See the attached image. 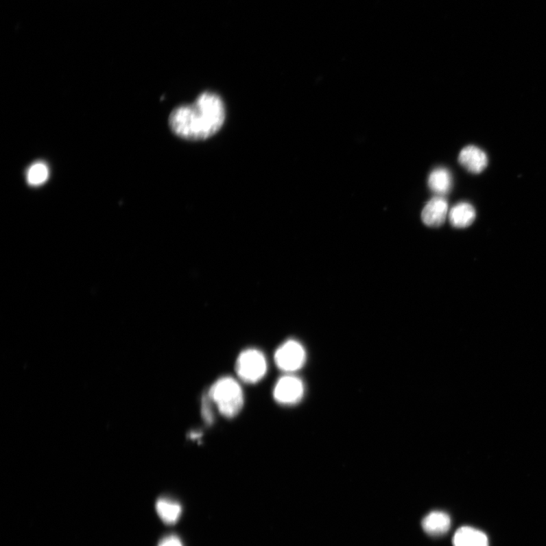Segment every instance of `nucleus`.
<instances>
[{
    "label": "nucleus",
    "instance_id": "1",
    "mask_svg": "<svg viewBox=\"0 0 546 546\" xmlns=\"http://www.w3.org/2000/svg\"><path fill=\"white\" fill-rule=\"evenodd\" d=\"M226 107L224 100L213 92H204L191 105L177 107L169 117L172 132L185 140L199 141L211 138L224 125Z\"/></svg>",
    "mask_w": 546,
    "mask_h": 546
},
{
    "label": "nucleus",
    "instance_id": "2",
    "mask_svg": "<svg viewBox=\"0 0 546 546\" xmlns=\"http://www.w3.org/2000/svg\"><path fill=\"white\" fill-rule=\"evenodd\" d=\"M219 412L227 418L238 415L244 405L241 385L232 377H222L217 381L208 393Z\"/></svg>",
    "mask_w": 546,
    "mask_h": 546
},
{
    "label": "nucleus",
    "instance_id": "3",
    "mask_svg": "<svg viewBox=\"0 0 546 546\" xmlns=\"http://www.w3.org/2000/svg\"><path fill=\"white\" fill-rule=\"evenodd\" d=\"M268 371V363L262 352L256 349L244 351L236 363V372L248 383H256Z\"/></svg>",
    "mask_w": 546,
    "mask_h": 546
},
{
    "label": "nucleus",
    "instance_id": "4",
    "mask_svg": "<svg viewBox=\"0 0 546 546\" xmlns=\"http://www.w3.org/2000/svg\"><path fill=\"white\" fill-rule=\"evenodd\" d=\"M306 361V352L298 342L289 340L276 351L275 362L280 370L294 372L300 370Z\"/></svg>",
    "mask_w": 546,
    "mask_h": 546
},
{
    "label": "nucleus",
    "instance_id": "5",
    "mask_svg": "<svg viewBox=\"0 0 546 546\" xmlns=\"http://www.w3.org/2000/svg\"><path fill=\"white\" fill-rule=\"evenodd\" d=\"M305 386L302 381L293 376L279 379L274 388L275 400L284 405H296L303 398Z\"/></svg>",
    "mask_w": 546,
    "mask_h": 546
},
{
    "label": "nucleus",
    "instance_id": "6",
    "mask_svg": "<svg viewBox=\"0 0 546 546\" xmlns=\"http://www.w3.org/2000/svg\"><path fill=\"white\" fill-rule=\"evenodd\" d=\"M449 205L442 197L431 199L422 211L421 218L426 226L432 228L441 226L449 217Z\"/></svg>",
    "mask_w": 546,
    "mask_h": 546
},
{
    "label": "nucleus",
    "instance_id": "7",
    "mask_svg": "<svg viewBox=\"0 0 546 546\" xmlns=\"http://www.w3.org/2000/svg\"><path fill=\"white\" fill-rule=\"evenodd\" d=\"M458 161L466 170L474 174L482 172L488 165L486 154L475 146L464 148L459 154Z\"/></svg>",
    "mask_w": 546,
    "mask_h": 546
},
{
    "label": "nucleus",
    "instance_id": "8",
    "mask_svg": "<svg viewBox=\"0 0 546 546\" xmlns=\"http://www.w3.org/2000/svg\"><path fill=\"white\" fill-rule=\"evenodd\" d=\"M454 546H490L483 531L471 527H460L452 538Z\"/></svg>",
    "mask_w": 546,
    "mask_h": 546
},
{
    "label": "nucleus",
    "instance_id": "9",
    "mask_svg": "<svg viewBox=\"0 0 546 546\" xmlns=\"http://www.w3.org/2000/svg\"><path fill=\"white\" fill-rule=\"evenodd\" d=\"M422 527L429 535H443L447 534L451 527L450 516L443 512H431L423 520Z\"/></svg>",
    "mask_w": 546,
    "mask_h": 546
},
{
    "label": "nucleus",
    "instance_id": "10",
    "mask_svg": "<svg viewBox=\"0 0 546 546\" xmlns=\"http://www.w3.org/2000/svg\"><path fill=\"white\" fill-rule=\"evenodd\" d=\"M449 218L451 224L457 228H464L470 226L476 218L474 207L466 202L459 203L452 207Z\"/></svg>",
    "mask_w": 546,
    "mask_h": 546
},
{
    "label": "nucleus",
    "instance_id": "11",
    "mask_svg": "<svg viewBox=\"0 0 546 546\" xmlns=\"http://www.w3.org/2000/svg\"><path fill=\"white\" fill-rule=\"evenodd\" d=\"M156 510L162 521L168 524L176 523L182 515V506L176 501L161 499L157 501Z\"/></svg>",
    "mask_w": 546,
    "mask_h": 546
},
{
    "label": "nucleus",
    "instance_id": "12",
    "mask_svg": "<svg viewBox=\"0 0 546 546\" xmlns=\"http://www.w3.org/2000/svg\"><path fill=\"white\" fill-rule=\"evenodd\" d=\"M429 189L438 195H445L451 189L452 178L450 171L440 168L436 169L429 177Z\"/></svg>",
    "mask_w": 546,
    "mask_h": 546
},
{
    "label": "nucleus",
    "instance_id": "13",
    "mask_svg": "<svg viewBox=\"0 0 546 546\" xmlns=\"http://www.w3.org/2000/svg\"><path fill=\"white\" fill-rule=\"evenodd\" d=\"M49 169L44 162H36L27 169L26 179L28 184L33 187L44 185L49 178Z\"/></svg>",
    "mask_w": 546,
    "mask_h": 546
},
{
    "label": "nucleus",
    "instance_id": "14",
    "mask_svg": "<svg viewBox=\"0 0 546 546\" xmlns=\"http://www.w3.org/2000/svg\"><path fill=\"white\" fill-rule=\"evenodd\" d=\"M210 398L207 396L203 399L202 401V416L204 420L211 425L213 420V415L210 404Z\"/></svg>",
    "mask_w": 546,
    "mask_h": 546
},
{
    "label": "nucleus",
    "instance_id": "15",
    "mask_svg": "<svg viewBox=\"0 0 546 546\" xmlns=\"http://www.w3.org/2000/svg\"><path fill=\"white\" fill-rule=\"evenodd\" d=\"M158 546H183L180 538L176 536H169L164 538Z\"/></svg>",
    "mask_w": 546,
    "mask_h": 546
}]
</instances>
